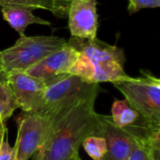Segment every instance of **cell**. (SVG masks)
<instances>
[{
    "instance_id": "3",
    "label": "cell",
    "mask_w": 160,
    "mask_h": 160,
    "mask_svg": "<svg viewBox=\"0 0 160 160\" xmlns=\"http://www.w3.org/2000/svg\"><path fill=\"white\" fill-rule=\"evenodd\" d=\"M100 86L77 75L66 74L46 84L43 109L39 112L52 121L76 104L97 98Z\"/></svg>"
},
{
    "instance_id": "6",
    "label": "cell",
    "mask_w": 160,
    "mask_h": 160,
    "mask_svg": "<svg viewBox=\"0 0 160 160\" xmlns=\"http://www.w3.org/2000/svg\"><path fill=\"white\" fill-rule=\"evenodd\" d=\"M16 123L14 160H29L44 146L52 128V121L41 113L22 112L16 118Z\"/></svg>"
},
{
    "instance_id": "10",
    "label": "cell",
    "mask_w": 160,
    "mask_h": 160,
    "mask_svg": "<svg viewBox=\"0 0 160 160\" xmlns=\"http://www.w3.org/2000/svg\"><path fill=\"white\" fill-rule=\"evenodd\" d=\"M78 55L79 52L66 43L61 49L49 54L25 72L42 80L47 84L63 75L68 74Z\"/></svg>"
},
{
    "instance_id": "8",
    "label": "cell",
    "mask_w": 160,
    "mask_h": 160,
    "mask_svg": "<svg viewBox=\"0 0 160 160\" xmlns=\"http://www.w3.org/2000/svg\"><path fill=\"white\" fill-rule=\"evenodd\" d=\"M98 0H72L69 3L68 17L71 37L82 39H95L98 29Z\"/></svg>"
},
{
    "instance_id": "9",
    "label": "cell",
    "mask_w": 160,
    "mask_h": 160,
    "mask_svg": "<svg viewBox=\"0 0 160 160\" xmlns=\"http://www.w3.org/2000/svg\"><path fill=\"white\" fill-rule=\"evenodd\" d=\"M98 127L97 136L106 141L107 153L103 160H126L136 145L135 138L126 128L113 125L111 116L98 114Z\"/></svg>"
},
{
    "instance_id": "12",
    "label": "cell",
    "mask_w": 160,
    "mask_h": 160,
    "mask_svg": "<svg viewBox=\"0 0 160 160\" xmlns=\"http://www.w3.org/2000/svg\"><path fill=\"white\" fill-rule=\"evenodd\" d=\"M4 20L20 35L23 36L26 27L30 24L50 25L51 22L33 14V8L22 6L0 7Z\"/></svg>"
},
{
    "instance_id": "2",
    "label": "cell",
    "mask_w": 160,
    "mask_h": 160,
    "mask_svg": "<svg viewBox=\"0 0 160 160\" xmlns=\"http://www.w3.org/2000/svg\"><path fill=\"white\" fill-rule=\"evenodd\" d=\"M78 52V58L68 74L77 75L90 82H113L128 77L124 66V50L108 44L98 38L82 39L70 37L67 41Z\"/></svg>"
},
{
    "instance_id": "23",
    "label": "cell",
    "mask_w": 160,
    "mask_h": 160,
    "mask_svg": "<svg viewBox=\"0 0 160 160\" xmlns=\"http://www.w3.org/2000/svg\"><path fill=\"white\" fill-rule=\"evenodd\" d=\"M58 1H60V2H62V3H65V4L69 5V3H70L72 0H58Z\"/></svg>"
},
{
    "instance_id": "22",
    "label": "cell",
    "mask_w": 160,
    "mask_h": 160,
    "mask_svg": "<svg viewBox=\"0 0 160 160\" xmlns=\"http://www.w3.org/2000/svg\"><path fill=\"white\" fill-rule=\"evenodd\" d=\"M35 160H44V154H43L42 148L39 149V150L36 153V158H35Z\"/></svg>"
},
{
    "instance_id": "24",
    "label": "cell",
    "mask_w": 160,
    "mask_h": 160,
    "mask_svg": "<svg viewBox=\"0 0 160 160\" xmlns=\"http://www.w3.org/2000/svg\"><path fill=\"white\" fill-rule=\"evenodd\" d=\"M80 158H80V156H77V157H76V158H75L73 160H79Z\"/></svg>"
},
{
    "instance_id": "14",
    "label": "cell",
    "mask_w": 160,
    "mask_h": 160,
    "mask_svg": "<svg viewBox=\"0 0 160 160\" xmlns=\"http://www.w3.org/2000/svg\"><path fill=\"white\" fill-rule=\"evenodd\" d=\"M140 117L138 112L129 106L127 100L115 99L112 106L111 120L119 128H125L135 123Z\"/></svg>"
},
{
    "instance_id": "20",
    "label": "cell",
    "mask_w": 160,
    "mask_h": 160,
    "mask_svg": "<svg viewBox=\"0 0 160 160\" xmlns=\"http://www.w3.org/2000/svg\"><path fill=\"white\" fill-rule=\"evenodd\" d=\"M7 82H8V73L4 69L3 65H2V62L0 60V83Z\"/></svg>"
},
{
    "instance_id": "4",
    "label": "cell",
    "mask_w": 160,
    "mask_h": 160,
    "mask_svg": "<svg viewBox=\"0 0 160 160\" xmlns=\"http://www.w3.org/2000/svg\"><path fill=\"white\" fill-rule=\"evenodd\" d=\"M141 73L142 77L128 76L112 83L143 120L160 125V80L146 70Z\"/></svg>"
},
{
    "instance_id": "21",
    "label": "cell",
    "mask_w": 160,
    "mask_h": 160,
    "mask_svg": "<svg viewBox=\"0 0 160 160\" xmlns=\"http://www.w3.org/2000/svg\"><path fill=\"white\" fill-rule=\"evenodd\" d=\"M7 132H8V128H7L6 125L5 124L4 125H1L0 126V142H1L2 139L4 138V136H5V134Z\"/></svg>"
},
{
    "instance_id": "15",
    "label": "cell",
    "mask_w": 160,
    "mask_h": 160,
    "mask_svg": "<svg viewBox=\"0 0 160 160\" xmlns=\"http://www.w3.org/2000/svg\"><path fill=\"white\" fill-rule=\"evenodd\" d=\"M16 109L18 106L10 85L8 82L0 83V126L6 123Z\"/></svg>"
},
{
    "instance_id": "13",
    "label": "cell",
    "mask_w": 160,
    "mask_h": 160,
    "mask_svg": "<svg viewBox=\"0 0 160 160\" xmlns=\"http://www.w3.org/2000/svg\"><path fill=\"white\" fill-rule=\"evenodd\" d=\"M22 6L33 9L41 8L52 12L53 15L65 18L68 16V6L58 0H0V7Z\"/></svg>"
},
{
    "instance_id": "11",
    "label": "cell",
    "mask_w": 160,
    "mask_h": 160,
    "mask_svg": "<svg viewBox=\"0 0 160 160\" xmlns=\"http://www.w3.org/2000/svg\"><path fill=\"white\" fill-rule=\"evenodd\" d=\"M155 160H160V125L143 120L141 116L132 125L125 128Z\"/></svg>"
},
{
    "instance_id": "17",
    "label": "cell",
    "mask_w": 160,
    "mask_h": 160,
    "mask_svg": "<svg viewBox=\"0 0 160 160\" xmlns=\"http://www.w3.org/2000/svg\"><path fill=\"white\" fill-rule=\"evenodd\" d=\"M160 7V0H128V13L134 14L142 8H156Z\"/></svg>"
},
{
    "instance_id": "18",
    "label": "cell",
    "mask_w": 160,
    "mask_h": 160,
    "mask_svg": "<svg viewBox=\"0 0 160 160\" xmlns=\"http://www.w3.org/2000/svg\"><path fill=\"white\" fill-rule=\"evenodd\" d=\"M14 148L8 143L7 132L0 142V160H14Z\"/></svg>"
},
{
    "instance_id": "25",
    "label": "cell",
    "mask_w": 160,
    "mask_h": 160,
    "mask_svg": "<svg viewBox=\"0 0 160 160\" xmlns=\"http://www.w3.org/2000/svg\"><path fill=\"white\" fill-rule=\"evenodd\" d=\"M79 160H82V159H81V158H80V159H79Z\"/></svg>"
},
{
    "instance_id": "1",
    "label": "cell",
    "mask_w": 160,
    "mask_h": 160,
    "mask_svg": "<svg viewBox=\"0 0 160 160\" xmlns=\"http://www.w3.org/2000/svg\"><path fill=\"white\" fill-rule=\"evenodd\" d=\"M97 98L83 100L52 121L42 147L44 160H73L79 156L82 141L97 136L98 120L94 106Z\"/></svg>"
},
{
    "instance_id": "19",
    "label": "cell",
    "mask_w": 160,
    "mask_h": 160,
    "mask_svg": "<svg viewBox=\"0 0 160 160\" xmlns=\"http://www.w3.org/2000/svg\"><path fill=\"white\" fill-rule=\"evenodd\" d=\"M126 160H155L152 156L142 146H140L137 142L134 148L132 149L129 156Z\"/></svg>"
},
{
    "instance_id": "16",
    "label": "cell",
    "mask_w": 160,
    "mask_h": 160,
    "mask_svg": "<svg viewBox=\"0 0 160 160\" xmlns=\"http://www.w3.org/2000/svg\"><path fill=\"white\" fill-rule=\"evenodd\" d=\"M82 145L93 160H103L107 153L106 141L102 137L88 136L82 141Z\"/></svg>"
},
{
    "instance_id": "5",
    "label": "cell",
    "mask_w": 160,
    "mask_h": 160,
    "mask_svg": "<svg viewBox=\"0 0 160 160\" xmlns=\"http://www.w3.org/2000/svg\"><path fill=\"white\" fill-rule=\"evenodd\" d=\"M66 43V39L55 36H20L13 46L0 52V60L7 73L26 71Z\"/></svg>"
},
{
    "instance_id": "7",
    "label": "cell",
    "mask_w": 160,
    "mask_h": 160,
    "mask_svg": "<svg viewBox=\"0 0 160 160\" xmlns=\"http://www.w3.org/2000/svg\"><path fill=\"white\" fill-rule=\"evenodd\" d=\"M8 82L15 97L18 108L24 112L39 113L43 109L46 83L25 71H10Z\"/></svg>"
}]
</instances>
